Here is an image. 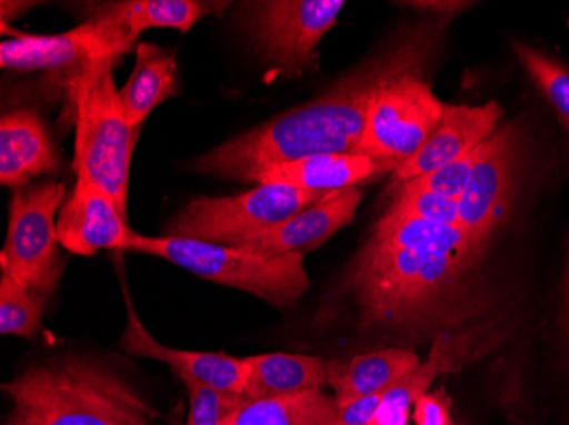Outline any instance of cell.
<instances>
[{
  "label": "cell",
  "instance_id": "1",
  "mask_svg": "<svg viewBox=\"0 0 569 425\" xmlns=\"http://www.w3.org/2000/svg\"><path fill=\"white\" fill-rule=\"evenodd\" d=\"M488 247L460 226L383 213L345 274L358 325L391 335L443 334L481 312Z\"/></svg>",
  "mask_w": 569,
  "mask_h": 425
},
{
  "label": "cell",
  "instance_id": "2",
  "mask_svg": "<svg viewBox=\"0 0 569 425\" xmlns=\"http://www.w3.org/2000/svg\"><path fill=\"white\" fill-rule=\"evenodd\" d=\"M447 22L427 16L405 26L319 98L203 153L191 171L252 182L256 175L284 162L355 153L380 89L402 73L428 72L442 50Z\"/></svg>",
  "mask_w": 569,
  "mask_h": 425
},
{
  "label": "cell",
  "instance_id": "3",
  "mask_svg": "<svg viewBox=\"0 0 569 425\" xmlns=\"http://www.w3.org/2000/svg\"><path fill=\"white\" fill-rule=\"evenodd\" d=\"M2 388L31 425H153L159 417L132 383L96 357L37 363Z\"/></svg>",
  "mask_w": 569,
  "mask_h": 425
},
{
  "label": "cell",
  "instance_id": "4",
  "mask_svg": "<svg viewBox=\"0 0 569 425\" xmlns=\"http://www.w3.org/2000/svg\"><path fill=\"white\" fill-rule=\"evenodd\" d=\"M127 252L164 259L201 280L246 291L280 310L292 308L310 286L300 254L264 257L236 245L140 233L128 242Z\"/></svg>",
  "mask_w": 569,
  "mask_h": 425
},
{
  "label": "cell",
  "instance_id": "5",
  "mask_svg": "<svg viewBox=\"0 0 569 425\" xmlns=\"http://www.w3.org/2000/svg\"><path fill=\"white\" fill-rule=\"evenodd\" d=\"M114 62L89 70L72 88L77 108L73 171L107 191L127 216L130 164L139 130L121 113L113 79Z\"/></svg>",
  "mask_w": 569,
  "mask_h": 425
},
{
  "label": "cell",
  "instance_id": "6",
  "mask_svg": "<svg viewBox=\"0 0 569 425\" xmlns=\"http://www.w3.org/2000/svg\"><path fill=\"white\" fill-rule=\"evenodd\" d=\"M63 200L66 185L44 181L16 191L9 204L8 236L0 254L2 276L44 302L56 293L63 273L56 222Z\"/></svg>",
  "mask_w": 569,
  "mask_h": 425
},
{
  "label": "cell",
  "instance_id": "7",
  "mask_svg": "<svg viewBox=\"0 0 569 425\" xmlns=\"http://www.w3.org/2000/svg\"><path fill=\"white\" fill-rule=\"evenodd\" d=\"M325 193L283 184H258L236 196L191 200L166 226V235L238 245L292 219Z\"/></svg>",
  "mask_w": 569,
  "mask_h": 425
},
{
  "label": "cell",
  "instance_id": "8",
  "mask_svg": "<svg viewBox=\"0 0 569 425\" xmlns=\"http://www.w3.org/2000/svg\"><path fill=\"white\" fill-rule=\"evenodd\" d=\"M427 73H402L380 89L355 155L370 156L395 172L423 149L446 113Z\"/></svg>",
  "mask_w": 569,
  "mask_h": 425
},
{
  "label": "cell",
  "instance_id": "9",
  "mask_svg": "<svg viewBox=\"0 0 569 425\" xmlns=\"http://www.w3.org/2000/svg\"><path fill=\"white\" fill-rule=\"evenodd\" d=\"M241 24L271 72L300 75L338 22L343 0H260L241 4Z\"/></svg>",
  "mask_w": 569,
  "mask_h": 425
},
{
  "label": "cell",
  "instance_id": "10",
  "mask_svg": "<svg viewBox=\"0 0 569 425\" xmlns=\"http://www.w3.org/2000/svg\"><path fill=\"white\" fill-rule=\"evenodd\" d=\"M12 33L11 40L0 44L2 69L70 73V88L99 63H117L133 48L114 26L89 19L67 33Z\"/></svg>",
  "mask_w": 569,
  "mask_h": 425
},
{
  "label": "cell",
  "instance_id": "11",
  "mask_svg": "<svg viewBox=\"0 0 569 425\" xmlns=\"http://www.w3.org/2000/svg\"><path fill=\"white\" fill-rule=\"evenodd\" d=\"M522 155V139L517 127L498 128L486 140L468 190L457 201L460 229L485 247L511 213Z\"/></svg>",
  "mask_w": 569,
  "mask_h": 425
},
{
  "label": "cell",
  "instance_id": "12",
  "mask_svg": "<svg viewBox=\"0 0 569 425\" xmlns=\"http://www.w3.org/2000/svg\"><path fill=\"white\" fill-rule=\"evenodd\" d=\"M113 198L89 179L77 178L72 196L57 220L59 241L70 254L94 255L99 251H124L136 235L127 225Z\"/></svg>",
  "mask_w": 569,
  "mask_h": 425
},
{
  "label": "cell",
  "instance_id": "13",
  "mask_svg": "<svg viewBox=\"0 0 569 425\" xmlns=\"http://www.w3.org/2000/svg\"><path fill=\"white\" fill-rule=\"evenodd\" d=\"M363 191L360 188L328 193L318 203L303 208L292 219L241 242L236 247L264 257L307 254L325 245L335 233L351 223L360 206Z\"/></svg>",
  "mask_w": 569,
  "mask_h": 425
},
{
  "label": "cell",
  "instance_id": "14",
  "mask_svg": "<svg viewBox=\"0 0 569 425\" xmlns=\"http://www.w3.org/2000/svg\"><path fill=\"white\" fill-rule=\"evenodd\" d=\"M501 118L503 108L497 101L482 105L446 104L442 123L417 155L396 169V182L412 181L468 155L493 135Z\"/></svg>",
  "mask_w": 569,
  "mask_h": 425
},
{
  "label": "cell",
  "instance_id": "15",
  "mask_svg": "<svg viewBox=\"0 0 569 425\" xmlns=\"http://www.w3.org/2000/svg\"><path fill=\"white\" fill-rule=\"evenodd\" d=\"M128 321L120 347L124 353L137 357L161 361L168 364L176 375L191 376L222 392L244 395L248 383L249 366L246 357L227 356L219 353H201V351L174 350L161 344L143 327L133 308L132 300L127 295ZM246 396V395H244Z\"/></svg>",
  "mask_w": 569,
  "mask_h": 425
},
{
  "label": "cell",
  "instance_id": "16",
  "mask_svg": "<svg viewBox=\"0 0 569 425\" xmlns=\"http://www.w3.org/2000/svg\"><path fill=\"white\" fill-rule=\"evenodd\" d=\"M50 131L33 110H14L0 120V182L21 190L33 179L59 171Z\"/></svg>",
  "mask_w": 569,
  "mask_h": 425
},
{
  "label": "cell",
  "instance_id": "17",
  "mask_svg": "<svg viewBox=\"0 0 569 425\" xmlns=\"http://www.w3.org/2000/svg\"><path fill=\"white\" fill-rule=\"evenodd\" d=\"M227 6L229 2L207 0H121L96 6L88 19L114 26L130 43H136L143 31L153 28L188 33L201 19L222 14Z\"/></svg>",
  "mask_w": 569,
  "mask_h": 425
},
{
  "label": "cell",
  "instance_id": "18",
  "mask_svg": "<svg viewBox=\"0 0 569 425\" xmlns=\"http://www.w3.org/2000/svg\"><path fill=\"white\" fill-rule=\"evenodd\" d=\"M387 172L370 156L355 153H329L312 155L299 161L273 165L256 175L258 184L292 185L297 190L315 193H335V191L358 188L363 182Z\"/></svg>",
  "mask_w": 569,
  "mask_h": 425
},
{
  "label": "cell",
  "instance_id": "19",
  "mask_svg": "<svg viewBox=\"0 0 569 425\" xmlns=\"http://www.w3.org/2000/svg\"><path fill=\"white\" fill-rule=\"evenodd\" d=\"M420 357L406 347H389L351 360H332L328 386L338 407L363 396L383 395L420 366Z\"/></svg>",
  "mask_w": 569,
  "mask_h": 425
},
{
  "label": "cell",
  "instance_id": "20",
  "mask_svg": "<svg viewBox=\"0 0 569 425\" xmlns=\"http://www.w3.org/2000/svg\"><path fill=\"white\" fill-rule=\"evenodd\" d=\"M468 335H453L449 332L433 338L430 356L411 371L398 385L383 393L382 404L370 425H408L412 405L430 389L438 376L462 367L469 357Z\"/></svg>",
  "mask_w": 569,
  "mask_h": 425
},
{
  "label": "cell",
  "instance_id": "21",
  "mask_svg": "<svg viewBox=\"0 0 569 425\" xmlns=\"http://www.w3.org/2000/svg\"><path fill=\"white\" fill-rule=\"evenodd\" d=\"M176 70L171 51L152 43L137 47L132 73L118 89L121 113L130 127L139 130L159 104L176 94Z\"/></svg>",
  "mask_w": 569,
  "mask_h": 425
},
{
  "label": "cell",
  "instance_id": "22",
  "mask_svg": "<svg viewBox=\"0 0 569 425\" xmlns=\"http://www.w3.org/2000/svg\"><path fill=\"white\" fill-rule=\"evenodd\" d=\"M249 366L246 398L261 401L271 396L325 389L331 361L303 354L273 353L246 357Z\"/></svg>",
  "mask_w": 569,
  "mask_h": 425
},
{
  "label": "cell",
  "instance_id": "23",
  "mask_svg": "<svg viewBox=\"0 0 569 425\" xmlns=\"http://www.w3.org/2000/svg\"><path fill=\"white\" fill-rule=\"evenodd\" d=\"M338 404L325 389L248 401L234 425H336Z\"/></svg>",
  "mask_w": 569,
  "mask_h": 425
},
{
  "label": "cell",
  "instance_id": "24",
  "mask_svg": "<svg viewBox=\"0 0 569 425\" xmlns=\"http://www.w3.org/2000/svg\"><path fill=\"white\" fill-rule=\"evenodd\" d=\"M513 51L527 75L569 131V67L519 41L513 43Z\"/></svg>",
  "mask_w": 569,
  "mask_h": 425
},
{
  "label": "cell",
  "instance_id": "25",
  "mask_svg": "<svg viewBox=\"0 0 569 425\" xmlns=\"http://www.w3.org/2000/svg\"><path fill=\"white\" fill-rule=\"evenodd\" d=\"M47 302L16 283L11 277H0V332L34 338L40 335Z\"/></svg>",
  "mask_w": 569,
  "mask_h": 425
},
{
  "label": "cell",
  "instance_id": "26",
  "mask_svg": "<svg viewBox=\"0 0 569 425\" xmlns=\"http://www.w3.org/2000/svg\"><path fill=\"white\" fill-rule=\"evenodd\" d=\"M190 398V414L184 425H234L242 405L249 401L238 393L222 392L200 380L181 376Z\"/></svg>",
  "mask_w": 569,
  "mask_h": 425
},
{
  "label": "cell",
  "instance_id": "27",
  "mask_svg": "<svg viewBox=\"0 0 569 425\" xmlns=\"http://www.w3.org/2000/svg\"><path fill=\"white\" fill-rule=\"evenodd\" d=\"M386 213L421 220V222L438 223V225L459 226L457 201L418 190L406 182L399 184Z\"/></svg>",
  "mask_w": 569,
  "mask_h": 425
},
{
  "label": "cell",
  "instance_id": "28",
  "mask_svg": "<svg viewBox=\"0 0 569 425\" xmlns=\"http://www.w3.org/2000/svg\"><path fill=\"white\" fill-rule=\"evenodd\" d=\"M485 145L486 142H482L478 149L472 150L468 155L460 156L457 161L450 162V164L443 165L437 171L412 179L406 184L437 194V196L447 198V200L459 201L463 191L468 190L476 164L485 152Z\"/></svg>",
  "mask_w": 569,
  "mask_h": 425
},
{
  "label": "cell",
  "instance_id": "29",
  "mask_svg": "<svg viewBox=\"0 0 569 425\" xmlns=\"http://www.w3.org/2000/svg\"><path fill=\"white\" fill-rule=\"evenodd\" d=\"M412 422L415 425H452L450 415V398L446 393L430 392L418 398L412 405Z\"/></svg>",
  "mask_w": 569,
  "mask_h": 425
},
{
  "label": "cell",
  "instance_id": "30",
  "mask_svg": "<svg viewBox=\"0 0 569 425\" xmlns=\"http://www.w3.org/2000/svg\"><path fill=\"white\" fill-rule=\"evenodd\" d=\"M383 395L363 396L350 404L338 407V417L336 425H370L380 404H382Z\"/></svg>",
  "mask_w": 569,
  "mask_h": 425
},
{
  "label": "cell",
  "instance_id": "31",
  "mask_svg": "<svg viewBox=\"0 0 569 425\" xmlns=\"http://www.w3.org/2000/svg\"><path fill=\"white\" fill-rule=\"evenodd\" d=\"M408 8L417 9V11L427 12L430 18L450 19L456 18L466 9L472 8V2H459V0H421V2H406Z\"/></svg>",
  "mask_w": 569,
  "mask_h": 425
},
{
  "label": "cell",
  "instance_id": "32",
  "mask_svg": "<svg viewBox=\"0 0 569 425\" xmlns=\"http://www.w3.org/2000/svg\"><path fill=\"white\" fill-rule=\"evenodd\" d=\"M0 6H2V14H4V12L11 11V16H9V18L6 19V21H2V24H8L9 21H12V19L18 18V16H16V12L22 14V12L28 11V9H30L31 6L34 4H31V2H2V4Z\"/></svg>",
  "mask_w": 569,
  "mask_h": 425
},
{
  "label": "cell",
  "instance_id": "33",
  "mask_svg": "<svg viewBox=\"0 0 569 425\" xmlns=\"http://www.w3.org/2000/svg\"><path fill=\"white\" fill-rule=\"evenodd\" d=\"M562 324H565L566 342H568L569 347V261L565 280V308H562Z\"/></svg>",
  "mask_w": 569,
  "mask_h": 425
},
{
  "label": "cell",
  "instance_id": "34",
  "mask_svg": "<svg viewBox=\"0 0 569 425\" xmlns=\"http://www.w3.org/2000/svg\"><path fill=\"white\" fill-rule=\"evenodd\" d=\"M4 425H31V422L14 408Z\"/></svg>",
  "mask_w": 569,
  "mask_h": 425
},
{
  "label": "cell",
  "instance_id": "35",
  "mask_svg": "<svg viewBox=\"0 0 569 425\" xmlns=\"http://www.w3.org/2000/svg\"><path fill=\"white\" fill-rule=\"evenodd\" d=\"M568 26H569V21H568Z\"/></svg>",
  "mask_w": 569,
  "mask_h": 425
}]
</instances>
